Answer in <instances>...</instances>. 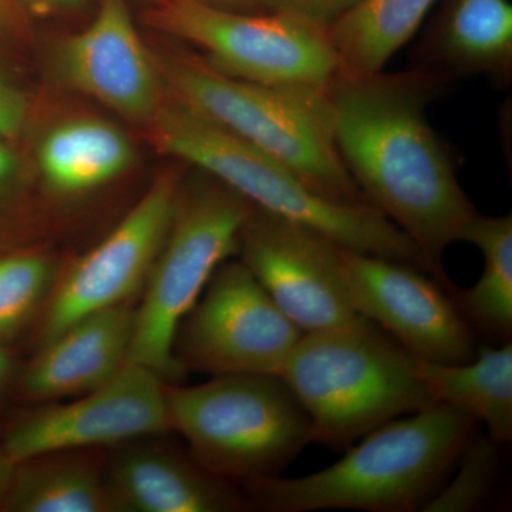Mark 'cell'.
<instances>
[{"label": "cell", "instance_id": "obj_1", "mask_svg": "<svg viewBox=\"0 0 512 512\" xmlns=\"http://www.w3.org/2000/svg\"><path fill=\"white\" fill-rule=\"evenodd\" d=\"M448 77L424 67L397 73L340 70L323 89L333 140L366 201L416 245L431 278L453 293L443 266L478 214L427 107Z\"/></svg>", "mask_w": 512, "mask_h": 512}, {"label": "cell", "instance_id": "obj_2", "mask_svg": "<svg viewBox=\"0 0 512 512\" xmlns=\"http://www.w3.org/2000/svg\"><path fill=\"white\" fill-rule=\"evenodd\" d=\"M477 420L436 403L387 421L332 466L305 477L244 484L249 505L271 512L421 511L446 483Z\"/></svg>", "mask_w": 512, "mask_h": 512}, {"label": "cell", "instance_id": "obj_3", "mask_svg": "<svg viewBox=\"0 0 512 512\" xmlns=\"http://www.w3.org/2000/svg\"><path fill=\"white\" fill-rule=\"evenodd\" d=\"M150 123L161 150L217 178L254 207L315 229L339 247L416 266L429 274L416 245L373 205L322 197L281 161L181 101L160 106Z\"/></svg>", "mask_w": 512, "mask_h": 512}, {"label": "cell", "instance_id": "obj_4", "mask_svg": "<svg viewBox=\"0 0 512 512\" xmlns=\"http://www.w3.org/2000/svg\"><path fill=\"white\" fill-rule=\"evenodd\" d=\"M416 363L380 326L356 315L303 333L279 377L308 413L312 443L348 448L387 421L436 404Z\"/></svg>", "mask_w": 512, "mask_h": 512}, {"label": "cell", "instance_id": "obj_5", "mask_svg": "<svg viewBox=\"0 0 512 512\" xmlns=\"http://www.w3.org/2000/svg\"><path fill=\"white\" fill-rule=\"evenodd\" d=\"M164 70L174 99L281 161L322 197L369 204L336 148L323 90L244 82L191 53L165 57Z\"/></svg>", "mask_w": 512, "mask_h": 512}, {"label": "cell", "instance_id": "obj_6", "mask_svg": "<svg viewBox=\"0 0 512 512\" xmlns=\"http://www.w3.org/2000/svg\"><path fill=\"white\" fill-rule=\"evenodd\" d=\"M167 406L171 430L187 440L191 457L231 483L279 476L312 443L308 413L279 376L167 384Z\"/></svg>", "mask_w": 512, "mask_h": 512}, {"label": "cell", "instance_id": "obj_7", "mask_svg": "<svg viewBox=\"0 0 512 512\" xmlns=\"http://www.w3.org/2000/svg\"><path fill=\"white\" fill-rule=\"evenodd\" d=\"M200 174L187 187L180 185L173 220L136 308L128 353V362L168 384L185 376L174 356L178 325L215 269L238 254L239 232L254 207L217 178Z\"/></svg>", "mask_w": 512, "mask_h": 512}, {"label": "cell", "instance_id": "obj_8", "mask_svg": "<svg viewBox=\"0 0 512 512\" xmlns=\"http://www.w3.org/2000/svg\"><path fill=\"white\" fill-rule=\"evenodd\" d=\"M151 18L198 47L215 70L244 82L323 90L342 70L329 29L278 10L232 12L201 0H160Z\"/></svg>", "mask_w": 512, "mask_h": 512}, {"label": "cell", "instance_id": "obj_9", "mask_svg": "<svg viewBox=\"0 0 512 512\" xmlns=\"http://www.w3.org/2000/svg\"><path fill=\"white\" fill-rule=\"evenodd\" d=\"M302 335L247 266L225 261L178 325L174 356L185 373L279 376Z\"/></svg>", "mask_w": 512, "mask_h": 512}, {"label": "cell", "instance_id": "obj_10", "mask_svg": "<svg viewBox=\"0 0 512 512\" xmlns=\"http://www.w3.org/2000/svg\"><path fill=\"white\" fill-rule=\"evenodd\" d=\"M178 190L177 175H160L119 225L57 278L36 325V348L77 320L116 306L134 305L163 247Z\"/></svg>", "mask_w": 512, "mask_h": 512}, {"label": "cell", "instance_id": "obj_11", "mask_svg": "<svg viewBox=\"0 0 512 512\" xmlns=\"http://www.w3.org/2000/svg\"><path fill=\"white\" fill-rule=\"evenodd\" d=\"M167 384L127 362L119 373L69 403L37 404L13 421L0 439L13 463L59 450L111 448L171 431Z\"/></svg>", "mask_w": 512, "mask_h": 512}, {"label": "cell", "instance_id": "obj_12", "mask_svg": "<svg viewBox=\"0 0 512 512\" xmlns=\"http://www.w3.org/2000/svg\"><path fill=\"white\" fill-rule=\"evenodd\" d=\"M357 315L372 320L414 359L458 365L477 355L476 333L453 293L416 266L340 248Z\"/></svg>", "mask_w": 512, "mask_h": 512}, {"label": "cell", "instance_id": "obj_13", "mask_svg": "<svg viewBox=\"0 0 512 512\" xmlns=\"http://www.w3.org/2000/svg\"><path fill=\"white\" fill-rule=\"evenodd\" d=\"M340 248L315 229L252 207L239 232L242 262L303 333L355 318Z\"/></svg>", "mask_w": 512, "mask_h": 512}, {"label": "cell", "instance_id": "obj_14", "mask_svg": "<svg viewBox=\"0 0 512 512\" xmlns=\"http://www.w3.org/2000/svg\"><path fill=\"white\" fill-rule=\"evenodd\" d=\"M59 67L70 87L124 119L150 123L160 109V73L126 0H101L92 23L63 43Z\"/></svg>", "mask_w": 512, "mask_h": 512}, {"label": "cell", "instance_id": "obj_15", "mask_svg": "<svg viewBox=\"0 0 512 512\" xmlns=\"http://www.w3.org/2000/svg\"><path fill=\"white\" fill-rule=\"evenodd\" d=\"M146 437L111 447L106 481L116 512H234L249 507L231 481L183 451Z\"/></svg>", "mask_w": 512, "mask_h": 512}, {"label": "cell", "instance_id": "obj_16", "mask_svg": "<svg viewBox=\"0 0 512 512\" xmlns=\"http://www.w3.org/2000/svg\"><path fill=\"white\" fill-rule=\"evenodd\" d=\"M136 306L121 305L77 320L36 348L12 389L25 402L45 404L92 392L128 362Z\"/></svg>", "mask_w": 512, "mask_h": 512}, {"label": "cell", "instance_id": "obj_17", "mask_svg": "<svg viewBox=\"0 0 512 512\" xmlns=\"http://www.w3.org/2000/svg\"><path fill=\"white\" fill-rule=\"evenodd\" d=\"M416 66L451 76L512 77V5L508 0H451L417 46Z\"/></svg>", "mask_w": 512, "mask_h": 512}, {"label": "cell", "instance_id": "obj_18", "mask_svg": "<svg viewBox=\"0 0 512 512\" xmlns=\"http://www.w3.org/2000/svg\"><path fill=\"white\" fill-rule=\"evenodd\" d=\"M6 512H116L106 481V457L59 450L19 461L3 501Z\"/></svg>", "mask_w": 512, "mask_h": 512}, {"label": "cell", "instance_id": "obj_19", "mask_svg": "<svg viewBox=\"0 0 512 512\" xmlns=\"http://www.w3.org/2000/svg\"><path fill=\"white\" fill-rule=\"evenodd\" d=\"M136 153L126 134L106 121L77 119L50 130L40 143L39 170L57 194L79 195L119 178Z\"/></svg>", "mask_w": 512, "mask_h": 512}, {"label": "cell", "instance_id": "obj_20", "mask_svg": "<svg viewBox=\"0 0 512 512\" xmlns=\"http://www.w3.org/2000/svg\"><path fill=\"white\" fill-rule=\"evenodd\" d=\"M416 372L434 402L448 404L487 427L495 443L512 439V345L478 346L474 359L458 365L417 360Z\"/></svg>", "mask_w": 512, "mask_h": 512}, {"label": "cell", "instance_id": "obj_21", "mask_svg": "<svg viewBox=\"0 0 512 512\" xmlns=\"http://www.w3.org/2000/svg\"><path fill=\"white\" fill-rule=\"evenodd\" d=\"M461 241L480 249L483 274L466 291H453L458 309L474 333L498 343L512 335V215L477 214L464 229Z\"/></svg>", "mask_w": 512, "mask_h": 512}, {"label": "cell", "instance_id": "obj_22", "mask_svg": "<svg viewBox=\"0 0 512 512\" xmlns=\"http://www.w3.org/2000/svg\"><path fill=\"white\" fill-rule=\"evenodd\" d=\"M437 0H359L329 29L342 69L375 73L419 30Z\"/></svg>", "mask_w": 512, "mask_h": 512}, {"label": "cell", "instance_id": "obj_23", "mask_svg": "<svg viewBox=\"0 0 512 512\" xmlns=\"http://www.w3.org/2000/svg\"><path fill=\"white\" fill-rule=\"evenodd\" d=\"M57 278L55 259L45 251H0V345L13 349L37 325Z\"/></svg>", "mask_w": 512, "mask_h": 512}, {"label": "cell", "instance_id": "obj_24", "mask_svg": "<svg viewBox=\"0 0 512 512\" xmlns=\"http://www.w3.org/2000/svg\"><path fill=\"white\" fill-rule=\"evenodd\" d=\"M488 436L470 437L458 457V470L424 504V512H470L483 507L495 488L500 451Z\"/></svg>", "mask_w": 512, "mask_h": 512}, {"label": "cell", "instance_id": "obj_25", "mask_svg": "<svg viewBox=\"0 0 512 512\" xmlns=\"http://www.w3.org/2000/svg\"><path fill=\"white\" fill-rule=\"evenodd\" d=\"M264 3L268 10L289 13L330 29L355 8L359 0H264Z\"/></svg>", "mask_w": 512, "mask_h": 512}, {"label": "cell", "instance_id": "obj_26", "mask_svg": "<svg viewBox=\"0 0 512 512\" xmlns=\"http://www.w3.org/2000/svg\"><path fill=\"white\" fill-rule=\"evenodd\" d=\"M26 119V103L22 94L0 73V137L18 136Z\"/></svg>", "mask_w": 512, "mask_h": 512}, {"label": "cell", "instance_id": "obj_27", "mask_svg": "<svg viewBox=\"0 0 512 512\" xmlns=\"http://www.w3.org/2000/svg\"><path fill=\"white\" fill-rule=\"evenodd\" d=\"M18 170V160L12 148L6 144V138L0 137V214L6 210Z\"/></svg>", "mask_w": 512, "mask_h": 512}, {"label": "cell", "instance_id": "obj_28", "mask_svg": "<svg viewBox=\"0 0 512 512\" xmlns=\"http://www.w3.org/2000/svg\"><path fill=\"white\" fill-rule=\"evenodd\" d=\"M16 373H18V363H16L15 352L0 345V396L12 387Z\"/></svg>", "mask_w": 512, "mask_h": 512}, {"label": "cell", "instance_id": "obj_29", "mask_svg": "<svg viewBox=\"0 0 512 512\" xmlns=\"http://www.w3.org/2000/svg\"><path fill=\"white\" fill-rule=\"evenodd\" d=\"M26 8L40 13L66 12L79 8L84 0H18Z\"/></svg>", "mask_w": 512, "mask_h": 512}, {"label": "cell", "instance_id": "obj_30", "mask_svg": "<svg viewBox=\"0 0 512 512\" xmlns=\"http://www.w3.org/2000/svg\"><path fill=\"white\" fill-rule=\"evenodd\" d=\"M215 8L232 10V12H265L264 0H201Z\"/></svg>", "mask_w": 512, "mask_h": 512}, {"label": "cell", "instance_id": "obj_31", "mask_svg": "<svg viewBox=\"0 0 512 512\" xmlns=\"http://www.w3.org/2000/svg\"><path fill=\"white\" fill-rule=\"evenodd\" d=\"M13 468L15 463L8 457L2 446H0V511H2L3 501H5L6 493H8L10 480L13 476Z\"/></svg>", "mask_w": 512, "mask_h": 512}]
</instances>
